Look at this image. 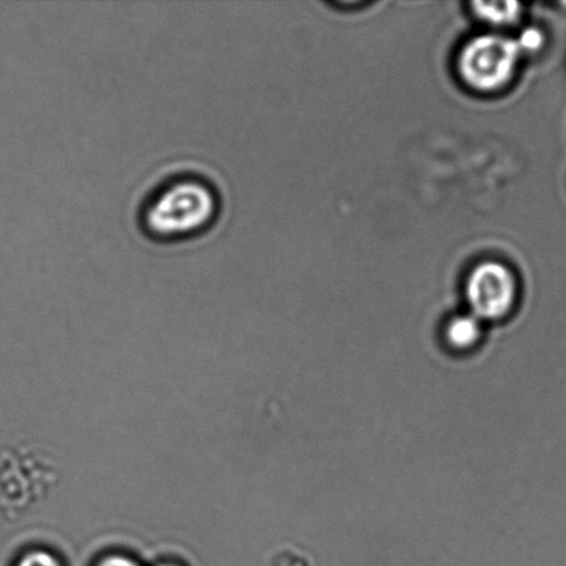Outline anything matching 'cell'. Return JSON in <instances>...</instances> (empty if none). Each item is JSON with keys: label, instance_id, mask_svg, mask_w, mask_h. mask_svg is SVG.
<instances>
[{"label": "cell", "instance_id": "obj_1", "mask_svg": "<svg viewBox=\"0 0 566 566\" xmlns=\"http://www.w3.org/2000/svg\"><path fill=\"white\" fill-rule=\"evenodd\" d=\"M213 199L209 187L197 180L171 182L148 203V229L165 235L196 229L212 214Z\"/></svg>", "mask_w": 566, "mask_h": 566}, {"label": "cell", "instance_id": "obj_2", "mask_svg": "<svg viewBox=\"0 0 566 566\" xmlns=\"http://www.w3.org/2000/svg\"><path fill=\"white\" fill-rule=\"evenodd\" d=\"M521 44L514 39L484 35L473 39L460 55V72L470 86L479 91H495L512 77Z\"/></svg>", "mask_w": 566, "mask_h": 566}, {"label": "cell", "instance_id": "obj_3", "mask_svg": "<svg viewBox=\"0 0 566 566\" xmlns=\"http://www.w3.org/2000/svg\"><path fill=\"white\" fill-rule=\"evenodd\" d=\"M517 285L510 270L497 263H485L473 271L468 282L471 314L486 321L502 319L513 310Z\"/></svg>", "mask_w": 566, "mask_h": 566}, {"label": "cell", "instance_id": "obj_4", "mask_svg": "<svg viewBox=\"0 0 566 566\" xmlns=\"http://www.w3.org/2000/svg\"><path fill=\"white\" fill-rule=\"evenodd\" d=\"M443 337L452 352L468 353L481 340V321L473 314L454 316L448 322Z\"/></svg>", "mask_w": 566, "mask_h": 566}, {"label": "cell", "instance_id": "obj_5", "mask_svg": "<svg viewBox=\"0 0 566 566\" xmlns=\"http://www.w3.org/2000/svg\"><path fill=\"white\" fill-rule=\"evenodd\" d=\"M476 13L493 24H510L518 19L521 6L515 2L474 3Z\"/></svg>", "mask_w": 566, "mask_h": 566}, {"label": "cell", "instance_id": "obj_6", "mask_svg": "<svg viewBox=\"0 0 566 566\" xmlns=\"http://www.w3.org/2000/svg\"><path fill=\"white\" fill-rule=\"evenodd\" d=\"M543 41H545V38H543V33L539 30H535V28H530V30H525L523 32V35L518 38L521 49H523L524 53L536 52V50H539L542 48Z\"/></svg>", "mask_w": 566, "mask_h": 566}, {"label": "cell", "instance_id": "obj_7", "mask_svg": "<svg viewBox=\"0 0 566 566\" xmlns=\"http://www.w3.org/2000/svg\"><path fill=\"white\" fill-rule=\"evenodd\" d=\"M17 566H61L57 558L46 552H33L21 558Z\"/></svg>", "mask_w": 566, "mask_h": 566}, {"label": "cell", "instance_id": "obj_8", "mask_svg": "<svg viewBox=\"0 0 566 566\" xmlns=\"http://www.w3.org/2000/svg\"><path fill=\"white\" fill-rule=\"evenodd\" d=\"M98 566H138L136 563H133L132 559L114 556L105 558L102 564Z\"/></svg>", "mask_w": 566, "mask_h": 566}, {"label": "cell", "instance_id": "obj_9", "mask_svg": "<svg viewBox=\"0 0 566 566\" xmlns=\"http://www.w3.org/2000/svg\"><path fill=\"white\" fill-rule=\"evenodd\" d=\"M163 566H175V565H163Z\"/></svg>", "mask_w": 566, "mask_h": 566}]
</instances>
